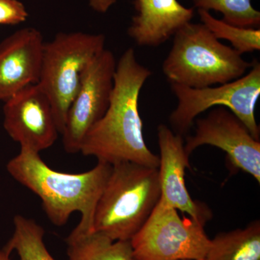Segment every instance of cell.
Returning <instances> with one entry per match:
<instances>
[{"label":"cell","mask_w":260,"mask_h":260,"mask_svg":"<svg viewBox=\"0 0 260 260\" xmlns=\"http://www.w3.org/2000/svg\"><path fill=\"white\" fill-rule=\"evenodd\" d=\"M151 71L140 64L133 48L116 62L114 86L104 115L85 135L80 152L98 161L114 165L133 162L158 168L159 156L147 146L139 97Z\"/></svg>","instance_id":"obj_1"},{"label":"cell","mask_w":260,"mask_h":260,"mask_svg":"<svg viewBox=\"0 0 260 260\" xmlns=\"http://www.w3.org/2000/svg\"><path fill=\"white\" fill-rule=\"evenodd\" d=\"M6 168L15 181L39 196L51 223L62 226L72 214L79 212L81 218L70 235L93 232L95 208L112 165L98 161L88 172L68 174L51 169L39 153L20 148V153L9 160Z\"/></svg>","instance_id":"obj_2"},{"label":"cell","mask_w":260,"mask_h":260,"mask_svg":"<svg viewBox=\"0 0 260 260\" xmlns=\"http://www.w3.org/2000/svg\"><path fill=\"white\" fill-rule=\"evenodd\" d=\"M160 198L158 168L133 162L112 166L94 214L93 232L131 241Z\"/></svg>","instance_id":"obj_3"},{"label":"cell","mask_w":260,"mask_h":260,"mask_svg":"<svg viewBox=\"0 0 260 260\" xmlns=\"http://www.w3.org/2000/svg\"><path fill=\"white\" fill-rule=\"evenodd\" d=\"M172 49L162 62L170 83L193 88L229 83L250 70L252 61L222 44L203 23H189L174 36Z\"/></svg>","instance_id":"obj_4"},{"label":"cell","mask_w":260,"mask_h":260,"mask_svg":"<svg viewBox=\"0 0 260 260\" xmlns=\"http://www.w3.org/2000/svg\"><path fill=\"white\" fill-rule=\"evenodd\" d=\"M105 44L104 34L80 31L59 32L45 42L38 85L50 101L59 134L85 70Z\"/></svg>","instance_id":"obj_5"},{"label":"cell","mask_w":260,"mask_h":260,"mask_svg":"<svg viewBox=\"0 0 260 260\" xmlns=\"http://www.w3.org/2000/svg\"><path fill=\"white\" fill-rule=\"evenodd\" d=\"M171 88L178 104L169 116V122L177 134L186 135L200 114L220 107L234 113L251 135L259 140L260 129L254 114L260 95V63L256 59L249 73L219 86L193 88L171 83Z\"/></svg>","instance_id":"obj_6"},{"label":"cell","mask_w":260,"mask_h":260,"mask_svg":"<svg viewBox=\"0 0 260 260\" xmlns=\"http://www.w3.org/2000/svg\"><path fill=\"white\" fill-rule=\"evenodd\" d=\"M205 224L183 216L162 200L131 239L136 260H203L210 244Z\"/></svg>","instance_id":"obj_7"},{"label":"cell","mask_w":260,"mask_h":260,"mask_svg":"<svg viewBox=\"0 0 260 260\" xmlns=\"http://www.w3.org/2000/svg\"><path fill=\"white\" fill-rule=\"evenodd\" d=\"M116 65L112 51L105 49L85 70L61 133L67 153H79L85 135L107 112Z\"/></svg>","instance_id":"obj_8"},{"label":"cell","mask_w":260,"mask_h":260,"mask_svg":"<svg viewBox=\"0 0 260 260\" xmlns=\"http://www.w3.org/2000/svg\"><path fill=\"white\" fill-rule=\"evenodd\" d=\"M203 145L223 150L234 167L260 184V140L226 108H213L205 117L197 119L194 134L187 137L184 143L186 153L190 156Z\"/></svg>","instance_id":"obj_9"},{"label":"cell","mask_w":260,"mask_h":260,"mask_svg":"<svg viewBox=\"0 0 260 260\" xmlns=\"http://www.w3.org/2000/svg\"><path fill=\"white\" fill-rule=\"evenodd\" d=\"M3 126L20 148L40 153L59 134L49 98L38 84L28 85L5 102Z\"/></svg>","instance_id":"obj_10"},{"label":"cell","mask_w":260,"mask_h":260,"mask_svg":"<svg viewBox=\"0 0 260 260\" xmlns=\"http://www.w3.org/2000/svg\"><path fill=\"white\" fill-rule=\"evenodd\" d=\"M157 135L160 149L158 168L160 200L174 209L206 224L212 218L211 210L204 203L193 200L186 186L185 169L190 166L183 137L165 124L158 126Z\"/></svg>","instance_id":"obj_11"},{"label":"cell","mask_w":260,"mask_h":260,"mask_svg":"<svg viewBox=\"0 0 260 260\" xmlns=\"http://www.w3.org/2000/svg\"><path fill=\"white\" fill-rule=\"evenodd\" d=\"M44 44L42 32L32 27L20 29L0 42V102L39 83Z\"/></svg>","instance_id":"obj_12"},{"label":"cell","mask_w":260,"mask_h":260,"mask_svg":"<svg viewBox=\"0 0 260 260\" xmlns=\"http://www.w3.org/2000/svg\"><path fill=\"white\" fill-rule=\"evenodd\" d=\"M134 6L127 34L139 47L162 45L194 17L178 0H135Z\"/></svg>","instance_id":"obj_13"},{"label":"cell","mask_w":260,"mask_h":260,"mask_svg":"<svg viewBox=\"0 0 260 260\" xmlns=\"http://www.w3.org/2000/svg\"><path fill=\"white\" fill-rule=\"evenodd\" d=\"M203 260H260V220L244 229L219 233L210 239Z\"/></svg>","instance_id":"obj_14"},{"label":"cell","mask_w":260,"mask_h":260,"mask_svg":"<svg viewBox=\"0 0 260 260\" xmlns=\"http://www.w3.org/2000/svg\"><path fill=\"white\" fill-rule=\"evenodd\" d=\"M68 260H133L130 241H113L98 232L67 237Z\"/></svg>","instance_id":"obj_15"},{"label":"cell","mask_w":260,"mask_h":260,"mask_svg":"<svg viewBox=\"0 0 260 260\" xmlns=\"http://www.w3.org/2000/svg\"><path fill=\"white\" fill-rule=\"evenodd\" d=\"M14 232L4 246L8 254H18L20 260H56L51 256L44 243L45 231L32 219L15 215Z\"/></svg>","instance_id":"obj_16"},{"label":"cell","mask_w":260,"mask_h":260,"mask_svg":"<svg viewBox=\"0 0 260 260\" xmlns=\"http://www.w3.org/2000/svg\"><path fill=\"white\" fill-rule=\"evenodd\" d=\"M201 23L206 27L217 39H225L239 54L260 50V29L236 26L214 18L209 11L198 9Z\"/></svg>","instance_id":"obj_17"},{"label":"cell","mask_w":260,"mask_h":260,"mask_svg":"<svg viewBox=\"0 0 260 260\" xmlns=\"http://www.w3.org/2000/svg\"><path fill=\"white\" fill-rule=\"evenodd\" d=\"M198 9L215 10L223 15V21L242 28H259L260 13L251 0H192Z\"/></svg>","instance_id":"obj_18"},{"label":"cell","mask_w":260,"mask_h":260,"mask_svg":"<svg viewBox=\"0 0 260 260\" xmlns=\"http://www.w3.org/2000/svg\"><path fill=\"white\" fill-rule=\"evenodd\" d=\"M28 17L25 5L18 0H0V25H18Z\"/></svg>","instance_id":"obj_19"},{"label":"cell","mask_w":260,"mask_h":260,"mask_svg":"<svg viewBox=\"0 0 260 260\" xmlns=\"http://www.w3.org/2000/svg\"><path fill=\"white\" fill-rule=\"evenodd\" d=\"M117 0H88L90 8L99 13H106Z\"/></svg>","instance_id":"obj_20"},{"label":"cell","mask_w":260,"mask_h":260,"mask_svg":"<svg viewBox=\"0 0 260 260\" xmlns=\"http://www.w3.org/2000/svg\"><path fill=\"white\" fill-rule=\"evenodd\" d=\"M10 255L4 249H0V260H10Z\"/></svg>","instance_id":"obj_21"},{"label":"cell","mask_w":260,"mask_h":260,"mask_svg":"<svg viewBox=\"0 0 260 260\" xmlns=\"http://www.w3.org/2000/svg\"><path fill=\"white\" fill-rule=\"evenodd\" d=\"M133 260H136V259H133Z\"/></svg>","instance_id":"obj_22"}]
</instances>
